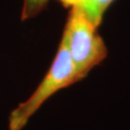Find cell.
Masks as SVG:
<instances>
[{"mask_svg":"<svg viewBox=\"0 0 130 130\" xmlns=\"http://www.w3.org/2000/svg\"><path fill=\"white\" fill-rule=\"evenodd\" d=\"M83 78L78 74L64 42L61 40L51 66L29 98L20 103L9 116V129L22 130L42 104L58 91L72 86Z\"/></svg>","mask_w":130,"mask_h":130,"instance_id":"6da1fadb","label":"cell"},{"mask_svg":"<svg viewBox=\"0 0 130 130\" xmlns=\"http://www.w3.org/2000/svg\"><path fill=\"white\" fill-rule=\"evenodd\" d=\"M114 1L115 0H86V2L80 6V8L84 10L89 20L96 27H99L105 11Z\"/></svg>","mask_w":130,"mask_h":130,"instance_id":"3957f363","label":"cell"},{"mask_svg":"<svg viewBox=\"0 0 130 130\" xmlns=\"http://www.w3.org/2000/svg\"><path fill=\"white\" fill-rule=\"evenodd\" d=\"M63 30L64 42L72 61L81 78H86L93 68L107 56V48L98 28L80 7L70 8Z\"/></svg>","mask_w":130,"mask_h":130,"instance_id":"7a4b0ae2","label":"cell"},{"mask_svg":"<svg viewBox=\"0 0 130 130\" xmlns=\"http://www.w3.org/2000/svg\"><path fill=\"white\" fill-rule=\"evenodd\" d=\"M59 1L62 3L64 7L66 8H72V7H75V6H83L86 0H59Z\"/></svg>","mask_w":130,"mask_h":130,"instance_id":"5b68a950","label":"cell"},{"mask_svg":"<svg viewBox=\"0 0 130 130\" xmlns=\"http://www.w3.org/2000/svg\"><path fill=\"white\" fill-rule=\"evenodd\" d=\"M49 0H24L21 13V21H28L38 16L47 9Z\"/></svg>","mask_w":130,"mask_h":130,"instance_id":"277c9868","label":"cell"}]
</instances>
